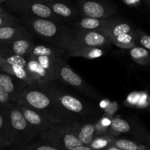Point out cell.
Segmentation results:
<instances>
[{
	"label": "cell",
	"instance_id": "52a82bcc",
	"mask_svg": "<svg viewBox=\"0 0 150 150\" xmlns=\"http://www.w3.org/2000/svg\"><path fill=\"white\" fill-rule=\"evenodd\" d=\"M4 6L10 11L31 17L49 19L58 23H64L45 3L35 0H7ZM65 24V23H64Z\"/></svg>",
	"mask_w": 150,
	"mask_h": 150
},
{
	"label": "cell",
	"instance_id": "d4e9b609",
	"mask_svg": "<svg viewBox=\"0 0 150 150\" xmlns=\"http://www.w3.org/2000/svg\"><path fill=\"white\" fill-rule=\"evenodd\" d=\"M135 40L137 45L143 47L150 52V35L140 29L135 30Z\"/></svg>",
	"mask_w": 150,
	"mask_h": 150
},
{
	"label": "cell",
	"instance_id": "ac0fdd59",
	"mask_svg": "<svg viewBox=\"0 0 150 150\" xmlns=\"http://www.w3.org/2000/svg\"><path fill=\"white\" fill-rule=\"evenodd\" d=\"M10 117L8 108H0V149L11 146Z\"/></svg>",
	"mask_w": 150,
	"mask_h": 150
},
{
	"label": "cell",
	"instance_id": "f1b7e54d",
	"mask_svg": "<svg viewBox=\"0 0 150 150\" xmlns=\"http://www.w3.org/2000/svg\"><path fill=\"white\" fill-rule=\"evenodd\" d=\"M73 150H95V149H92V148L89 147V146H85V145H83V146H79V147L76 148V149Z\"/></svg>",
	"mask_w": 150,
	"mask_h": 150
},
{
	"label": "cell",
	"instance_id": "ffe728a7",
	"mask_svg": "<svg viewBox=\"0 0 150 150\" xmlns=\"http://www.w3.org/2000/svg\"><path fill=\"white\" fill-rule=\"evenodd\" d=\"M26 64L27 60L26 58L16 55L0 45V67L4 65H13L26 67Z\"/></svg>",
	"mask_w": 150,
	"mask_h": 150
},
{
	"label": "cell",
	"instance_id": "ba28073f",
	"mask_svg": "<svg viewBox=\"0 0 150 150\" xmlns=\"http://www.w3.org/2000/svg\"><path fill=\"white\" fill-rule=\"evenodd\" d=\"M135 30L136 29L130 22L118 18L114 23L102 32L109 38L111 44L125 49H130L137 46L135 40Z\"/></svg>",
	"mask_w": 150,
	"mask_h": 150
},
{
	"label": "cell",
	"instance_id": "d6a6232c",
	"mask_svg": "<svg viewBox=\"0 0 150 150\" xmlns=\"http://www.w3.org/2000/svg\"><path fill=\"white\" fill-rule=\"evenodd\" d=\"M145 2H146V4H147V6L149 7V8L150 9V2H148V1H145Z\"/></svg>",
	"mask_w": 150,
	"mask_h": 150
},
{
	"label": "cell",
	"instance_id": "7402d4cb",
	"mask_svg": "<svg viewBox=\"0 0 150 150\" xmlns=\"http://www.w3.org/2000/svg\"><path fill=\"white\" fill-rule=\"evenodd\" d=\"M129 50L130 57L135 62L141 65L150 64V52L149 51L139 45Z\"/></svg>",
	"mask_w": 150,
	"mask_h": 150
},
{
	"label": "cell",
	"instance_id": "4dcf8cb0",
	"mask_svg": "<svg viewBox=\"0 0 150 150\" xmlns=\"http://www.w3.org/2000/svg\"><path fill=\"white\" fill-rule=\"evenodd\" d=\"M35 1H40V2H42V3H45V2H47V1H54V0H35Z\"/></svg>",
	"mask_w": 150,
	"mask_h": 150
},
{
	"label": "cell",
	"instance_id": "f546056e",
	"mask_svg": "<svg viewBox=\"0 0 150 150\" xmlns=\"http://www.w3.org/2000/svg\"><path fill=\"white\" fill-rule=\"evenodd\" d=\"M103 150H122V149H120V148L117 147V146H113V145H110V146H108V147H106Z\"/></svg>",
	"mask_w": 150,
	"mask_h": 150
},
{
	"label": "cell",
	"instance_id": "4316f807",
	"mask_svg": "<svg viewBox=\"0 0 150 150\" xmlns=\"http://www.w3.org/2000/svg\"><path fill=\"white\" fill-rule=\"evenodd\" d=\"M16 24H20L18 17H16L13 15H10V16H1L0 15V27Z\"/></svg>",
	"mask_w": 150,
	"mask_h": 150
},
{
	"label": "cell",
	"instance_id": "d590c367",
	"mask_svg": "<svg viewBox=\"0 0 150 150\" xmlns=\"http://www.w3.org/2000/svg\"><path fill=\"white\" fill-rule=\"evenodd\" d=\"M149 72L150 73V69H149Z\"/></svg>",
	"mask_w": 150,
	"mask_h": 150
},
{
	"label": "cell",
	"instance_id": "8fae6325",
	"mask_svg": "<svg viewBox=\"0 0 150 150\" xmlns=\"http://www.w3.org/2000/svg\"><path fill=\"white\" fill-rule=\"evenodd\" d=\"M64 23L71 25L80 18L77 7L69 0H54L45 3Z\"/></svg>",
	"mask_w": 150,
	"mask_h": 150
},
{
	"label": "cell",
	"instance_id": "2e32d148",
	"mask_svg": "<svg viewBox=\"0 0 150 150\" xmlns=\"http://www.w3.org/2000/svg\"><path fill=\"white\" fill-rule=\"evenodd\" d=\"M17 105H18L21 111L23 113L26 121L32 127L38 130L40 132V133L48 130L51 127L52 123L48 119L45 118L44 116L40 114L38 111H35V110L32 109L29 107L25 106V105H19V104H17Z\"/></svg>",
	"mask_w": 150,
	"mask_h": 150
},
{
	"label": "cell",
	"instance_id": "4fadbf2b",
	"mask_svg": "<svg viewBox=\"0 0 150 150\" xmlns=\"http://www.w3.org/2000/svg\"><path fill=\"white\" fill-rule=\"evenodd\" d=\"M73 133L85 146H89L96 137V122L95 120L78 121L70 124Z\"/></svg>",
	"mask_w": 150,
	"mask_h": 150
},
{
	"label": "cell",
	"instance_id": "44dd1931",
	"mask_svg": "<svg viewBox=\"0 0 150 150\" xmlns=\"http://www.w3.org/2000/svg\"><path fill=\"white\" fill-rule=\"evenodd\" d=\"M111 145L122 150H150V146L137 141L115 138Z\"/></svg>",
	"mask_w": 150,
	"mask_h": 150
},
{
	"label": "cell",
	"instance_id": "9a60e30c",
	"mask_svg": "<svg viewBox=\"0 0 150 150\" xmlns=\"http://www.w3.org/2000/svg\"><path fill=\"white\" fill-rule=\"evenodd\" d=\"M28 86L29 85L23 81L2 71L0 72V86L11 95L16 103L22 91Z\"/></svg>",
	"mask_w": 150,
	"mask_h": 150
},
{
	"label": "cell",
	"instance_id": "5bb4252c",
	"mask_svg": "<svg viewBox=\"0 0 150 150\" xmlns=\"http://www.w3.org/2000/svg\"><path fill=\"white\" fill-rule=\"evenodd\" d=\"M35 38V37L21 23L0 27V45L10 43L23 38Z\"/></svg>",
	"mask_w": 150,
	"mask_h": 150
},
{
	"label": "cell",
	"instance_id": "1f68e13d",
	"mask_svg": "<svg viewBox=\"0 0 150 150\" xmlns=\"http://www.w3.org/2000/svg\"><path fill=\"white\" fill-rule=\"evenodd\" d=\"M7 1V0H0V4H4V3H5Z\"/></svg>",
	"mask_w": 150,
	"mask_h": 150
},
{
	"label": "cell",
	"instance_id": "7a4b0ae2",
	"mask_svg": "<svg viewBox=\"0 0 150 150\" xmlns=\"http://www.w3.org/2000/svg\"><path fill=\"white\" fill-rule=\"evenodd\" d=\"M16 103L29 107L54 124H71L79 120L64 111L52 98L37 86H28L21 92Z\"/></svg>",
	"mask_w": 150,
	"mask_h": 150
},
{
	"label": "cell",
	"instance_id": "5b68a950",
	"mask_svg": "<svg viewBox=\"0 0 150 150\" xmlns=\"http://www.w3.org/2000/svg\"><path fill=\"white\" fill-rule=\"evenodd\" d=\"M54 79L57 83L72 88L85 96L98 100L102 98V95L95 88L73 70L67 60H63L58 64L54 72Z\"/></svg>",
	"mask_w": 150,
	"mask_h": 150
},
{
	"label": "cell",
	"instance_id": "e0dca14e",
	"mask_svg": "<svg viewBox=\"0 0 150 150\" xmlns=\"http://www.w3.org/2000/svg\"><path fill=\"white\" fill-rule=\"evenodd\" d=\"M35 45L36 44H35V38H23L10 43L0 45L10 52L26 59V57L32 52Z\"/></svg>",
	"mask_w": 150,
	"mask_h": 150
},
{
	"label": "cell",
	"instance_id": "836d02e7",
	"mask_svg": "<svg viewBox=\"0 0 150 150\" xmlns=\"http://www.w3.org/2000/svg\"><path fill=\"white\" fill-rule=\"evenodd\" d=\"M145 1H148V2H150V0H144Z\"/></svg>",
	"mask_w": 150,
	"mask_h": 150
},
{
	"label": "cell",
	"instance_id": "83f0119b",
	"mask_svg": "<svg viewBox=\"0 0 150 150\" xmlns=\"http://www.w3.org/2000/svg\"><path fill=\"white\" fill-rule=\"evenodd\" d=\"M0 15H1V16H10V15L12 14L8 11V10H6L3 6H1V4H0Z\"/></svg>",
	"mask_w": 150,
	"mask_h": 150
},
{
	"label": "cell",
	"instance_id": "7c38bea8",
	"mask_svg": "<svg viewBox=\"0 0 150 150\" xmlns=\"http://www.w3.org/2000/svg\"><path fill=\"white\" fill-rule=\"evenodd\" d=\"M117 18H118L114 17L106 18L80 17L77 21L73 22L70 25V27L79 30L103 32L108 26L114 23Z\"/></svg>",
	"mask_w": 150,
	"mask_h": 150
},
{
	"label": "cell",
	"instance_id": "cb8c5ba5",
	"mask_svg": "<svg viewBox=\"0 0 150 150\" xmlns=\"http://www.w3.org/2000/svg\"><path fill=\"white\" fill-rule=\"evenodd\" d=\"M11 150H61L43 143L41 141L34 142L24 146L13 147Z\"/></svg>",
	"mask_w": 150,
	"mask_h": 150
},
{
	"label": "cell",
	"instance_id": "8d00e7d4",
	"mask_svg": "<svg viewBox=\"0 0 150 150\" xmlns=\"http://www.w3.org/2000/svg\"><path fill=\"white\" fill-rule=\"evenodd\" d=\"M0 150H1V149H0Z\"/></svg>",
	"mask_w": 150,
	"mask_h": 150
},
{
	"label": "cell",
	"instance_id": "30bf717a",
	"mask_svg": "<svg viewBox=\"0 0 150 150\" xmlns=\"http://www.w3.org/2000/svg\"><path fill=\"white\" fill-rule=\"evenodd\" d=\"M110 45H111V40L103 32L75 29L74 40L71 46L80 45L105 48Z\"/></svg>",
	"mask_w": 150,
	"mask_h": 150
},
{
	"label": "cell",
	"instance_id": "e575fe53",
	"mask_svg": "<svg viewBox=\"0 0 150 150\" xmlns=\"http://www.w3.org/2000/svg\"><path fill=\"white\" fill-rule=\"evenodd\" d=\"M148 146H150V142H149V144H148Z\"/></svg>",
	"mask_w": 150,
	"mask_h": 150
},
{
	"label": "cell",
	"instance_id": "8992f818",
	"mask_svg": "<svg viewBox=\"0 0 150 150\" xmlns=\"http://www.w3.org/2000/svg\"><path fill=\"white\" fill-rule=\"evenodd\" d=\"M70 124H54L40 134V141L61 150H73L83 146L77 136L73 133Z\"/></svg>",
	"mask_w": 150,
	"mask_h": 150
},
{
	"label": "cell",
	"instance_id": "277c9868",
	"mask_svg": "<svg viewBox=\"0 0 150 150\" xmlns=\"http://www.w3.org/2000/svg\"><path fill=\"white\" fill-rule=\"evenodd\" d=\"M8 114L11 130L10 142L12 147L29 144L39 137L40 132L26 121L17 104L8 108Z\"/></svg>",
	"mask_w": 150,
	"mask_h": 150
},
{
	"label": "cell",
	"instance_id": "6da1fadb",
	"mask_svg": "<svg viewBox=\"0 0 150 150\" xmlns=\"http://www.w3.org/2000/svg\"><path fill=\"white\" fill-rule=\"evenodd\" d=\"M19 21L32 35L50 45L67 51L74 40L75 29L49 19L20 16Z\"/></svg>",
	"mask_w": 150,
	"mask_h": 150
},
{
	"label": "cell",
	"instance_id": "d6986e66",
	"mask_svg": "<svg viewBox=\"0 0 150 150\" xmlns=\"http://www.w3.org/2000/svg\"><path fill=\"white\" fill-rule=\"evenodd\" d=\"M69 57H83L88 59L100 58L105 54L104 48L73 45L68 50Z\"/></svg>",
	"mask_w": 150,
	"mask_h": 150
},
{
	"label": "cell",
	"instance_id": "3957f363",
	"mask_svg": "<svg viewBox=\"0 0 150 150\" xmlns=\"http://www.w3.org/2000/svg\"><path fill=\"white\" fill-rule=\"evenodd\" d=\"M48 94L63 109L79 121L95 120L98 111L91 104L74 94L57 85V82H50L37 86Z\"/></svg>",
	"mask_w": 150,
	"mask_h": 150
},
{
	"label": "cell",
	"instance_id": "484cf974",
	"mask_svg": "<svg viewBox=\"0 0 150 150\" xmlns=\"http://www.w3.org/2000/svg\"><path fill=\"white\" fill-rule=\"evenodd\" d=\"M11 95L7 92L4 89L0 86V106L1 108H9L16 104Z\"/></svg>",
	"mask_w": 150,
	"mask_h": 150
},
{
	"label": "cell",
	"instance_id": "9c48e42d",
	"mask_svg": "<svg viewBox=\"0 0 150 150\" xmlns=\"http://www.w3.org/2000/svg\"><path fill=\"white\" fill-rule=\"evenodd\" d=\"M80 17L106 18L118 13V8L112 0H77Z\"/></svg>",
	"mask_w": 150,
	"mask_h": 150
},
{
	"label": "cell",
	"instance_id": "603a6c76",
	"mask_svg": "<svg viewBox=\"0 0 150 150\" xmlns=\"http://www.w3.org/2000/svg\"><path fill=\"white\" fill-rule=\"evenodd\" d=\"M115 138L114 136L108 134L98 136L93 139L89 146L95 150H103L111 144Z\"/></svg>",
	"mask_w": 150,
	"mask_h": 150
}]
</instances>
